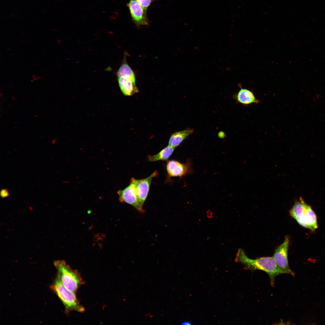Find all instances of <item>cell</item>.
I'll use <instances>...</instances> for the list:
<instances>
[{"instance_id":"obj_12","label":"cell","mask_w":325,"mask_h":325,"mask_svg":"<svg viewBox=\"0 0 325 325\" xmlns=\"http://www.w3.org/2000/svg\"><path fill=\"white\" fill-rule=\"evenodd\" d=\"M194 131L192 128H188L173 133L169 139V145L175 148L190 135L192 134Z\"/></svg>"},{"instance_id":"obj_10","label":"cell","mask_w":325,"mask_h":325,"mask_svg":"<svg viewBox=\"0 0 325 325\" xmlns=\"http://www.w3.org/2000/svg\"><path fill=\"white\" fill-rule=\"evenodd\" d=\"M117 79L120 90L125 95L132 96L138 91L135 74L118 77Z\"/></svg>"},{"instance_id":"obj_1","label":"cell","mask_w":325,"mask_h":325,"mask_svg":"<svg viewBox=\"0 0 325 325\" xmlns=\"http://www.w3.org/2000/svg\"><path fill=\"white\" fill-rule=\"evenodd\" d=\"M235 261L243 264L246 269L252 271L258 270L265 272L269 276L271 284L272 286H274V279L276 276L286 274L279 267L273 257H263L255 259L250 258L241 248L238 249Z\"/></svg>"},{"instance_id":"obj_16","label":"cell","mask_w":325,"mask_h":325,"mask_svg":"<svg viewBox=\"0 0 325 325\" xmlns=\"http://www.w3.org/2000/svg\"><path fill=\"white\" fill-rule=\"evenodd\" d=\"M1 196L2 198L8 197L9 195L8 190L5 189H3L1 190L0 193Z\"/></svg>"},{"instance_id":"obj_14","label":"cell","mask_w":325,"mask_h":325,"mask_svg":"<svg viewBox=\"0 0 325 325\" xmlns=\"http://www.w3.org/2000/svg\"><path fill=\"white\" fill-rule=\"evenodd\" d=\"M125 55H124L122 64L117 72V77L135 74L133 71L127 63Z\"/></svg>"},{"instance_id":"obj_5","label":"cell","mask_w":325,"mask_h":325,"mask_svg":"<svg viewBox=\"0 0 325 325\" xmlns=\"http://www.w3.org/2000/svg\"><path fill=\"white\" fill-rule=\"evenodd\" d=\"M138 179L132 178L129 184L124 189L119 190L117 193L120 202L129 204L138 212H142L139 206L137 192Z\"/></svg>"},{"instance_id":"obj_9","label":"cell","mask_w":325,"mask_h":325,"mask_svg":"<svg viewBox=\"0 0 325 325\" xmlns=\"http://www.w3.org/2000/svg\"><path fill=\"white\" fill-rule=\"evenodd\" d=\"M158 175L157 171H155L147 178L138 179L136 189L139 206L142 212H144L143 206L147 197L152 180Z\"/></svg>"},{"instance_id":"obj_6","label":"cell","mask_w":325,"mask_h":325,"mask_svg":"<svg viewBox=\"0 0 325 325\" xmlns=\"http://www.w3.org/2000/svg\"><path fill=\"white\" fill-rule=\"evenodd\" d=\"M289 242V236H286L283 243L275 249L273 257L280 268L284 271L286 274L294 276V274L290 268L288 262V251Z\"/></svg>"},{"instance_id":"obj_15","label":"cell","mask_w":325,"mask_h":325,"mask_svg":"<svg viewBox=\"0 0 325 325\" xmlns=\"http://www.w3.org/2000/svg\"><path fill=\"white\" fill-rule=\"evenodd\" d=\"M141 5L144 9L147 11L148 7L151 3L156 0H136Z\"/></svg>"},{"instance_id":"obj_7","label":"cell","mask_w":325,"mask_h":325,"mask_svg":"<svg viewBox=\"0 0 325 325\" xmlns=\"http://www.w3.org/2000/svg\"><path fill=\"white\" fill-rule=\"evenodd\" d=\"M127 6L132 20L137 27L149 24L147 11L144 9L138 2L136 0H130Z\"/></svg>"},{"instance_id":"obj_2","label":"cell","mask_w":325,"mask_h":325,"mask_svg":"<svg viewBox=\"0 0 325 325\" xmlns=\"http://www.w3.org/2000/svg\"><path fill=\"white\" fill-rule=\"evenodd\" d=\"M54 264L57 271V275L63 285L68 290L76 293L84 284L79 273L72 269L64 260L55 261Z\"/></svg>"},{"instance_id":"obj_4","label":"cell","mask_w":325,"mask_h":325,"mask_svg":"<svg viewBox=\"0 0 325 325\" xmlns=\"http://www.w3.org/2000/svg\"><path fill=\"white\" fill-rule=\"evenodd\" d=\"M50 287L63 304L67 313L72 311L80 313L85 311V308L77 298L76 293L66 288L57 275Z\"/></svg>"},{"instance_id":"obj_8","label":"cell","mask_w":325,"mask_h":325,"mask_svg":"<svg viewBox=\"0 0 325 325\" xmlns=\"http://www.w3.org/2000/svg\"><path fill=\"white\" fill-rule=\"evenodd\" d=\"M166 170L170 177H181L193 172L192 161L188 159L186 163H181L175 160L169 161Z\"/></svg>"},{"instance_id":"obj_11","label":"cell","mask_w":325,"mask_h":325,"mask_svg":"<svg viewBox=\"0 0 325 325\" xmlns=\"http://www.w3.org/2000/svg\"><path fill=\"white\" fill-rule=\"evenodd\" d=\"M234 98L237 103L247 106L253 104H258L260 101L257 99L253 93L246 88H241L234 96Z\"/></svg>"},{"instance_id":"obj_17","label":"cell","mask_w":325,"mask_h":325,"mask_svg":"<svg viewBox=\"0 0 325 325\" xmlns=\"http://www.w3.org/2000/svg\"><path fill=\"white\" fill-rule=\"evenodd\" d=\"M181 325H191V322L188 321H184L181 322Z\"/></svg>"},{"instance_id":"obj_3","label":"cell","mask_w":325,"mask_h":325,"mask_svg":"<svg viewBox=\"0 0 325 325\" xmlns=\"http://www.w3.org/2000/svg\"><path fill=\"white\" fill-rule=\"evenodd\" d=\"M289 212L290 216L302 226L312 231L317 228L315 213L301 198L295 202Z\"/></svg>"},{"instance_id":"obj_13","label":"cell","mask_w":325,"mask_h":325,"mask_svg":"<svg viewBox=\"0 0 325 325\" xmlns=\"http://www.w3.org/2000/svg\"><path fill=\"white\" fill-rule=\"evenodd\" d=\"M175 149V148L168 145L156 154L148 155L147 160L151 162L166 160L172 155Z\"/></svg>"}]
</instances>
